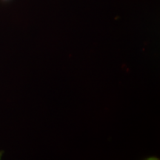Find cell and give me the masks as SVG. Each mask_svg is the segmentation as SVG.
<instances>
[{
	"mask_svg": "<svg viewBox=\"0 0 160 160\" xmlns=\"http://www.w3.org/2000/svg\"><path fill=\"white\" fill-rule=\"evenodd\" d=\"M2 155V152H0V158H1Z\"/></svg>",
	"mask_w": 160,
	"mask_h": 160,
	"instance_id": "cell-1",
	"label": "cell"
}]
</instances>
